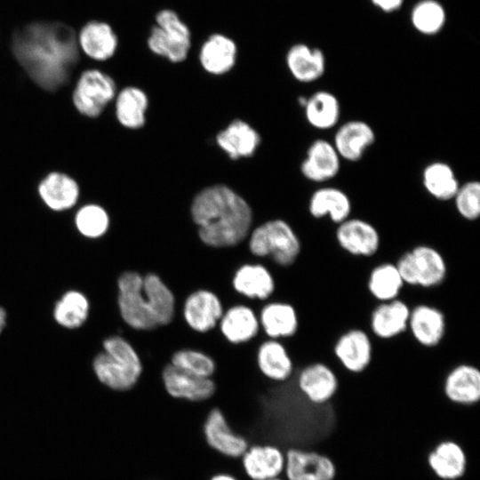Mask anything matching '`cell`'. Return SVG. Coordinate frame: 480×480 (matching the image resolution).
Masks as SVG:
<instances>
[{"label":"cell","mask_w":480,"mask_h":480,"mask_svg":"<svg viewBox=\"0 0 480 480\" xmlns=\"http://www.w3.org/2000/svg\"><path fill=\"white\" fill-rule=\"evenodd\" d=\"M12 48L30 78L47 91H55L69 79L78 60L74 31L59 22H33L13 36Z\"/></svg>","instance_id":"cell-1"},{"label":"cell","mask_w":480,"mask_h":480,"mask_svg":"<svg viewBox=\"0 0 480 480\" xmlns=\"http://www.w3.org/2000/svg\"><path fill=\"white\" fill-rule=\"evenodd\" d=\"M190 214L200 241L212 248L239 244L248 236L252 223L249 204L224 184L198 192L192 201Z\"/></svg>","instance_id":"cell-2"},{"label":"cell","mask_w":480,"mask_h":480,"mask_svg":"<svg viewBox=\"0 0 480 480\" xmlns=\"http://www.w3.org/2000/svg\"><path fill=\"white\" fill-rule=\"evenodd\" d=\"M102 348L92 361V369L100 382L119 392L133 388L143 372L133 346L124 338L112 335L103 340Z\"/></svg>","instance_id":"cell-3"},{"label":"cell","mask_w":480,"mask_h":480,"mask_svg":"<svg viewBox=\"0 0 480 480\" xmlns=\"http://www.w3.org/2000/svg\"><path fill=\"white\" fill-rule=\"evenodd\" d=\"M248 247L254 256H268L282 268L294 266L303 251L300 237L282 219H273L255 228L249 237Z\"/></svg>","instance_id":"cell-4"},{"label":"cell","mask_w":480,"mask_h":480,"mask_svg":"<svg viewBox=\"0 0 480 480\" xmlns=\"http://www.w3.org/2000/svg\"><path fill=\"white\" fill-rule=\"evenodd\" d=\"M147 44L152 53L180 63L188 55L191 32L175 11L163 9L156 15V25L149 32Z\"/></svg>","instance_id":"cell-5"},{"label":"cell","mask_w":480,"mask_h":480,"mask_svg":"<svg viewBox=\"0 0 480 480\" xmlns=\"http://www.w3.org/2000/svg\"><path fill=\"white\" fill-rule=\"evenodd\" d=\"M117 306L123 321L137 331L158 327L150 303L143 291V276L125 271L117 279Z\"/></svg>","instance_id":"cell-6"},{"label":"cell","mask_w":480,"mask_h":480,"mask_svg":"<svg viewBox=\"0 0 480 480\" xmlns=\"http://www.w3.org/2000/svg\"><path fill=\"white\" fill-rule=\"evenodd\" d=\"M333 236L340 251L356 259L375 258L382 246L380 229L364 218L351 216L336 225Z\"/></svg>","instance_id":"cell-7"},{"label":"cell","mask_w":480,"mask_h":480,"mask_svg":"<svg viewBox=\"0 0 480 480\" xmlns=\"http://www.w3.org/2000/svg\"><path fill=\"white\" fill-rule=\"evenodd\" d=\"M332 353L345 372L361 374L372 364L374 341L370 332L359 327L347 329L335 340Z\"/></svg>","instance_id":"cell-8"},{"label":"cell","mask_w":480,"mask_h":480,"mask_svg":"<svg viewBox=\"0 0 480 480\" xmlns=\"http://www.w3.org/2000/svg\"><path fill=\"white\" fill-rule=\"evenodd\" d=\"M116 84L111 76L98 69L84 71L73 91L76 110L88 117H97L116 96Z\"/></svg>","instance_id":"cell-9"},{"label":"cell","mask_w":480,"mask_h":480,"mask_svg":"<svg viewBox=\"0 0 480 480\" xmlns=\"http://www.w3.org/2000/svg\"><path fill=\"white\" fill-rule=\"evenodd\" d=\"M447 330L446 315L437 306L419 302L411 307L407 333L420 348L439 347L447 336Z\"/></svg>","instance_id":"cell-10"},{"label":"cell","mask_w":480,"mask_h":480,"mask_svg":"<svg viewBox=\"0 0 480 480\" xmlns=\"http://www.w3.org/2000/svg\"><path fill=\"white\" fill-rule=\"evenodd\" d=\"M161 381L166 395L174 400L204 403L212 399L217 392L212 378L188 373L170 363L161 372Z\"/></svg>","instance_id":"cell-11"},{"label":"cell","mask_w":480,"mask_h":480,"mask_svg":"<svg viewBox=\"0 0 480 480\" xmlns=\"http://www.w3.org/2000/svg\"><path fill=\"white\" fill-rule=\"evenodd\" d=\"M202 433L206 445L226 458L240 459L250 445L244 436L233 430L223 412L215 405L204 418Z\"/></svg>","instance_id":"cell-12"},{"label":"cell","mask_w":480,"mask_h":480,"mask_svg":"<svg viewBox=\"0 0 480 480\" xmlns=\"http://www.w3.org/2000/svg\"><path fill=\"white\" fill-rule=\"evenodd\" d=\"M294 380L299 391L314 404L329 403L340 386L336 370L322 361L311 362L297 369Z\"/></svg>","instance_id":"cell-13"},{"label":"cell","mask_w":480,"mask_h":480,"mask_svg":"<svg viewBox=\"0 0 480 480\" xmlns=\"http://www.w3.org/2000/svg\"><path fill=\"white\" fill-rule=\"evenodd\" d=\"M411 306L402 298L377 303L372 309L368 331L374 340L390 341L407 332Z\"/></svg>","instance_id":"cell-14"},{"label":"cell","mask_w":480,"mask_h":480,"mask_svg":"<svg viewBox=\"0 0 480 480\" xmlns=\"http://www.w3.org/2000/svg\"><path fill=\"white\" fill-rule=\"evenodd\" d=\"M285 465L283 475L285 480H333L336 468L324 454L315 451L291 448L284 452Z\"/></svg>","instance_id":"cell-15"},{"label":"cell","mask_w":480,"mask_h":480,"mask_svg":"<svg viewBox=\"0 0 480 480\" xmlns=\"http://www.w3.org/2000/svg\"><path fill=\"white\" fill-rule=\"evenodd\" d=\"M445 398L461 406H471L480 403V369L466 362L453 365L443 381Z\"/></svg>","instance_id":"cell-16"},{"label":"cell","mask_w":480,"mask_h":480,"mask_svg":"<svg viewBox=\"0 0 480 480\" xmlns=\"http://www.w3.org/2000/svg\"><path fill=\"white\" fill-rule=\"evenodd\" d=\"M223 313L220 298L207 289H198L189 293L182 309L186 324L200 333L212 330L219 324Z\"/></svg>","instance_id":"cell-17"},{"label":"cell","mask_w":480,"mask_h":480,"mask_svg":"<svg viewBox=\"0 0 480 480\" xmlns=\"http://www.w3.org/2000/svg\"><path fill=\"white\" fill-rule=\"evenodd\" d=\"M241 466L250 480H269L283 475L284 452L271 444H250L240 458Z\"/></svg>","instance_id":"cell-18"},{"label":"cell","mask_w":480,"mask_h":480,"mask_svg":"<svg viewBox=\"0 0 480 480\" xmlns=\"http://www.w3.org/2000/svg\"><path fill=\"white\" fill-rule=\"evenodd\" d=\"M375 140L374 129L365 121L354 119L338 126L332 143L341 160L358 162Z\"/></svg>","instance_id":"cell-19"},{"label":"cell","mask_w":480,"mask_h":480,"mask_svg":"<svg viewBox=\"0 0 480 480\" xmlns=\"http://www.w3.org/2000/svg\"><path fill=\"white\" fill-rule=\"evenodd\" d=\"M340 165L341 158L332 141L316 139L307 149L300 164V172L309 181L323 183L335 178Z\"/></svg>","instance_id":"cell-20"},{"label":"cell","mask_w":480,"mask_h":480,"mask_svg":"<svg viewBox=\"0 0 480 480\" xmlns=\"http://www.w3.org/2000/svg\"><path fill=\"white\" fill-rule=\"evenodd\" d=\"M416 273L417 288L433 290L442 286L449 274V265L442 252L428 244L412 246Z\"/></svg>","instance_id":"cell-21"},{"label":"cell","mask_w":480,"mask_h":480,"mask_svg":"<svg viewBox=\"0 0 480 480\" xmlns=\"http://www.w3.org/2000/svg\"><path fill=\"white\" fill-rule=\"evenodd\" d=\"M348 195L337 187L324 186L315 190L308 201V212L315 220L328 219L335 226L352 216Z\"/></svg>","instance_id":"cell-22"},{"label":"cell","mask_w":480,"mask_h":480,"mask_svg":"<svg viewBox=\"0 0 480 480\" xmlns=\"http://www.w3.org/2000/svg\"><path fill=\"white\" fill-rule=\"evenodd\" d=\"M269 339H289L294 337L300 327L298 309L288 301H271L260 310L259 320Z\"/></svg>","instance_id":"cell-23"},{"label":"cell","mask_w":480,"mask_h":480,"mask_svg":"<svg viewBox=\"0 0 480 480\" xmlns=\"http://www.w3.org/2000/svg\"><path fill=\"white\" fill-rule=\"evenodd\" d=\"M285 62L292 77L304 84L319 80L326 69L324 52L302 43L295 44L288 50Z\"/></svg>","instance_id":"cell-24"},{"label":"cell","mask_w":480,"mask_h":480,"mask_svg":"<svg viewBox=\"0 0 480 480\" xmlns=\"http://www.w3.org/2000/svg\"><path fill=\"white\" fill-rule=\"evenodd\" d=\"M256 360L260 373L274 382H285L295 374L294 361L287 348L278 340L269 339L261 343Z\"/></svg>","instance_id":"cell-25"},{"label":"cell","mask_w":480,"mask_h":480,"mask_svg":"<svg viewBox=\"0 0 480 480\" xmlns=\"http://www.w3.org/2000/svg\"><path fill=\"white\" fill-rule=\"evenodd\" d=\"M237 46L229 36L215 33L206 38L199 51V62L204 71L220 76L229 72L236 64Z\"/></svg>","instance_id":"cell-26"},{"label":"cell","mask_w":480,"mask_h":480,"mask_svg":"<svg viewBox=\"0 0 480 480\" xmlns=\"http://www.w3.org/2000/svg\"><path fill=\"white\" fill-rule=\"evenodd\" d=\"M216 142L230 159L237 160L252 156L261 138L248 123L236 119L217 134Z\"/></svg>","instance_id":"cell-27"},{"label":"cell","mask_w":480,"mask_h":480,"mask_svg":"<svg viewBox=\"0 0 480 480\" xmlns=\"http://www.w3.org/2000/svg\"><path fill=\"white\" fill-rule=\"evenodd\" d=\"M77 44L89 58L104 61L117 49L118 39L111 26L103 21L92 20L83 26L76 37Z\"/></svg>","instance_id":"cell-28"},{"label":"cell","mask_w":480,"mask_h":480,"mask_svg":"<svg viewBox=\"0 0 480 480\" xmlns=\"http://www.w3.org/2000/svg\"><path fill=\"white\" fill-rule=\"evenodd\" d=\"M427 462L434 475L441 480L460 479L467 468L463 447L452 440L438 443L428 453Z\"/></svg>","instance_id":"cell-29"},{"label":"cell","mask_w":480,"mask_h":480,"mask_svg":"<svg viewBox=\"0 0 480 480\" xmlns=\"http://www.w3.org/2000/svg\"><path fill=\"white\" fill-rule=\"evenodd\" d=\"M234 290L247 298L261 300L270 298L276 290L272 273L261 264H244L234 274Z\"/></svg>","instance_id":"cell-30"},{"label":"cell","mask_w":480,"mask_h":480,"mask_svg":"<svg viewBox=\"0 0 480 480\" xmlns=\"http://www.w3.org/2000/svg\"><path fill=\"white\" fill-rule=\"evenodd\" d=\"M38 193L50 209L61 212L72 208L76 204L79 186L68 175L53 172L40 181Z\"/></svg>","instance_id":"cell-31"},{"label":"cell","mask_w":480,"mask_h":480,"mask_svg":"<svg viewBox=\"0 0 480 480\" xmlns=\"http://www.w3.org/2000/svg\"><path fill=\"white\" fill-rule=\"evenodd\" d=\"M365 288L370 297L380 303L400 298L405 285L395 262L382 261L370 269Z\"/></svg>","instance_id":"cell-32"},{"label":"cell","mask_w":480,"mask_h":480,"mask_svg":"<svg viewBox=\"0 0 480 480\" xmlns=\"http://www.w3.org/2000/svg\"><path fill=\"white\" fill-rule=\"evenodd\" d=\"M219 324L225 339L236 345L254 338L260 327L259 319L253 310L244 305L229 308L223 313Z\"/></svg>","instance_id":"cell-33"},{"label":"cell","mask_w":480,"mask_h":480,"mask_svg":"<svg viewBox=\"0 0 480 480\" xmlns=\"http://www.w3.org/2000/svg\"><path fill=\"white\" fill-rule=\"evenodd\" d=\"M303 108L307 122L316 130H331L339 124L340 103L338 97L329 91H316L307 97Z\"/></svg>","instance_id":"cell-34"},{"label":"cell","mask_w":480,"mask_h":480,"mask_svg":"<svg viewBox=\"0 0 480 480\" xmlns=\"http://www.w3.org/2000/svg\"><path fill=\"white\" fill-rule=\"evenodd\" d=\"M143 291L148 299L158 327L171 324L175 315V296L167 284L156 273L143 276Z\"/></svg>","instance_id":"cell-35"},{"label":"cell","mask_w":480,"mask_h":480,"mask_svg":"<svg viewBox=\"0 0 480 480\" xmlns=\"http://www.w3.org/2000/svg\"><path fill=\"white\" fill-rule=\"evenodd\" d=\"M148 107V98L146 92L139 87L128 86L116 96V116L124 127L140 129L146 123Z\"/></svg>","instance_id":"cell-36"},{"label":"cell","mask_w":480,"mask_h":480,"mask_svg":"<svg viewBox=\"0 0 480 480\" xmlns=\"http://www.w3.org/2000/svg\"><path fill=\"white\" fill-rule=\"evenodd\" d=\"M422 184L426 191L436 200H452L460 183L453 168L445 162L435 161L425 166Z\"/></svg>","instance_id":"cell-37"},{"label":"cell","mask_w":480,"mask_h":480,"mask_svg":"<svg viewBox=\"0 0 480 480\" xmlns=\"http://www.w3.org/2000/svg\"><path fill=\"white\" fill-rule=\"evenodd\" d=\"M90 313L88 298L76 290H69L62 294L53 308L55 322L66 329L81 327L87 320Z\"/></svg>","instance_id":"cell-38"},{"label":"cell","mask_w":480,"mask_h":480,"mask_svg":"<svg viewBox=\"0 0 480 480\" xmlns=\"http://www.w3.org/2000/svg\"><path fill=\"white\" fill-rule=\"evenodd\" d=\"M411 21L420 34L433 36L443 29L446 21V12L436 0H421L413 6Z\"/></svg>","instance_id":"cell-39"},{"label":"cell","mask_w":480,"mask_h":480,"mask_svg":"<svg viewBox=\"0 0 480 480\" xmlns=\"http://www.w3.org/2000/svg\"><path fill=\"white\" fill-rule=\"evenodd\" d=\"M170 364L183 372L204 378H212L216 372V363L213 358L193 348H181L175 351L171 356Z\"/></svg>","instance_id":"cell-40"},{"label":"cell","mask_w":480,"mask_h":480,"mask_svg":"<svg viewBox=\"0 0 480 480\" xmlns=\"http://www.w3.org/2000/svg\"><path fill=\"white\" fill-rule=\"evenodd\" d=\"M75 224L82 236L95 239L101 237L108 231L109 216L103 207L90 204L76 212Z\"/></svg>","instance_id":"cell-41"},{"label":"cell","mask_w":480,"mask_h":480,"mask_svg":"<svg viewBox=\"0 0 480 480\" xmlns=\"http://www.w3.org/2000/svg\"><path fill=\"white\" fill-rule=\"evenodd\" d=\"M452 201L460 217L468 222H474L480 217V183L468 180L460 185Z\"/></svg>","instance_id":"cell-42"},{"label":"cell","mask_w":480,"mask_h":480,"mask_svg":"<svg viewBox=\"0 0 480 480\" xmlns=\"http://www.w3.org/2000/svg\"><path fill=\"white\" fill-rule=\"evenodd\" d=\"M404 0H371L373 5L384 12H396L401 8Z\"/></svg>","instance_id":"cell-43"},{"label":"cell","mask_w":480,"mask_h":480,"mask_svg":"<svg viewBox=\"0 0 480 480\" xmlns=\"http://www.w3.org/2000/svg\"><path fill=\"white\" fill-rule=\"evenodd\" d=\"M209 480H238L236 476L227 472H218L212 475Z\"/></svg>","instance_id":"cell-44"},{"label":"cell","mask_w":480,"mask_h":480,"mask_svg":"<svg viewBox=\"0 0 480 480\" xmlns=\"http://www.w3.org/2000/svg\"><path fill=\"white\" fill-rule=\"evenodd\" d=\"M7 314L5 309L0 306V334L6 324Z\"/></svg>","instance_id":"cell-45"},{"label":"cell","mask_w":480,"mask_h":480,"mask_svg":"<svg viewBox=\"0 0 480 480\" xmlns=\"http://www.w3.org/2000/svg\"><path fill=\"white\" fill-rule=\"evenodd\" d=\"M269 480H285V479L284 477H282V476H279V477L272 478V479H269Z\"/></svg>","instance_id":"cell-46"}]
</instances>
